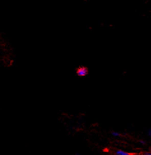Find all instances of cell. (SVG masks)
<instances>
[{"label": "cell", "mask_w": 151, "mask_h": 155, "mask_svg": "<svg viewBox=\"0 0 151 155\" xmlns=\"http://www.w3.org/2000/svg\"><path fill=\"white\" fill-rule=\"evenodd\" d=\"M88 70L86 67H79L77 71V74L79 76H85L88 75Z\"/></svg>", "instance_id": "1"}, {"label": "cell", "mask_w": 151, "mask_h": 155, "mask_svg": "<svg viewBox=\"0 0 151 155\" xmlns=\"http://www.w3.org/2000/svg\"><path fill=\"white\" fill-rule=\"evenodd\" d=\"M114 155H131L130 153H127V152H125L124 151L122 150H117L115 152V154Z\"/></svg>", "instance_id": "2"}, {"label": "cell", "mask_w": 151, "mask_h": 155, "mask_svg": "<svg viewBox=\"0 0 151 155\" xmlns=\"http://www.w3.org/2000/svg\"><path fill=\"white\" fill-rule=\"evenodd\" d=\"M112 135L114 137L120 136V134H119V132H112Z\"/></svg>", "instance_id": "3"}, {"label": "cell", "mask_w": 151, "mask_h": 155, "mask_svg": "<svg viewBox=\"0 0 151 155\" xmlns=\"http://www.w3.org/2000/svg\"><path fill=\"white\" fill-rule=\"evenodd\" d=\"M144 155H151V153H145V154H144Z\"/></svg>", "instance_id": "4"}, {"label": "cell", "mask_w": 151, "mask_h": 155, "mask_svg": "<svg viewBox=\"0 0 151 155\" xmlns=\"http://www.w3.org/2000/svg\"><path fill=\"white\" fill-rule=\"evenodd\" d=\"M140 143H141V144H145V142L144 141V140H140Z\"/></svg>", "instance_id": "5"}, {"label": "cell", "mask_w": 151, "mask_h": 155, "mask_svg": "<svg viewBox=\"0 0 151 155\" xmlns=\"http://www.w3.org/2000/svg\"><path fill=\"white\" fill-rule=\"evenodd\" d=\"M149 135H150V137H151V129L149 130Z\"/></svg>", "instance_id": "6"}, {"label": "cell", "mask_w": 151, "mask_h": 155, "mask_svg": "<svg viewBox=\"0 0 151 155\" xmlns=\"http://www.w3.org/2000/svg\"><path fill=\"white\" fill-rule=\"evenodd\" d=\"M77 155H78V154H77Z\"/></svg>", "instance_id": "7"}]
</instances>
